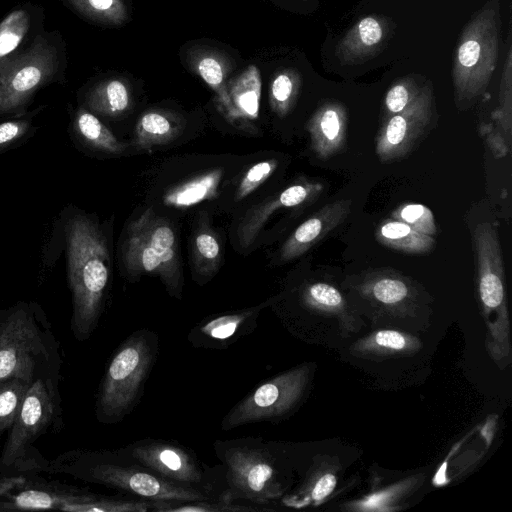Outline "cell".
<instances>
[{"instance_id":"277c9868","label":"cell","mask_w":512,"mask_h":512,"mask_svg":"<svg viewBox=\"0 0 512 512\" xmlns=\"http://www.w3.org/2000/svg\"><path fill=\"white\" fill-rule=\"evenodd\" d=\"M158 351V335L148 329L134 331L117 347L98 390L95 412L99 422L119 423L135 409Z\"/></svg>"},{"instance_id":"8fae6325","label":"cell","mask_w":512,"mask_h":512,"mask_svg":"<svg viewBox=\"0 0 512 512\" xmlns=\"http://www.w3.org/2000/svg\"><path fill=\"white\" fill-rule=\"evenodd\" d=\"M303 376L302 370L296 369L261 383L228 411L221 421V430L276 421L298 400Z\"/></svg>"},{"instance_id":"74e56055","label":"cell","mask_w":512,"mask_h":512,"mask_svg":"<svg viewBox=\"0 0 512 512\" xmlns=\"http://www.w3.org/2000/svg\"><path fill=\"white\" fill-rule=\"evenodd\" d=\"M278 166L276 159H267L254 164L248 169L241 179L235 199L240 201L255 191L263 182H265Z\"/></svg>"},{"instance_id":"ac0fdd59","label":"cell","mask_w":512,"mask_h":512,"mask_svg":"<svg viewBox=\"0 0 512 512\" xmlns=\"http://www.w3.org/2000/svg\"><path fill=\"white\" fill-rule=\"evenodd\" d=\"M350 207V199L337 200L325 205L299 225L284 242L280 250V259L287 262L304 254L344 222L350 213Z\"/></svg>"},{"instance_id":"ffe728a7","label":"cell","mask_w":512,"mask_h":512,"mask_svg":"<svg viewBox=\"0 0 512 512\" xmlns=\"http://www.w3.org/2000/svg\"><path fill=\"white\" fill-rule=\"evenodd\" d=\"M261 74L255 65L247 66L226 84L227 108L223 115L232 124H248L259 115Z\"/></svg>"},{"instance_id":"d6986e66","label":"cell","mask_w":512,"mask_h":512,"mask_svg":"<svg viewBox=\"0 0 512 512\" xmlns=\"http://www.w3.org/2000/svg\"><path fill=\"white\" fill-rule=\"evenodd\" d=\"M67 133L74 147L83 153L115 156L125 150L100 117L82 105L71 113Z\"/></svg>"},{"instance_id":"603a6c76","label":"cell","mask_w":512,"mask_h":512,"mask_svg":"<svg viewBox=\"0 0 512 512\" xmlns=\"http://www.w3.org/2000/svg\"><path fill=\"white\" fill-rule=\"evenodd\" d=\"M183 122L161 110H149L138 119L134 142L138 148L149 149L174 140L183 130Z\"/></svg>"},{"instance_id":"1f68e13d","label":"cell","mask_w":512,"mask_h":512,"mask_svg":"<svg viewBox=\"0 0 512 512\" xmlns=\"http://www.w3.org/2000/svg\"><path fill=\"white\" fill-rule=\"evenodd\" d=\"M29 384L19 378L0 382V441L11 430Z\"/></svg>"},{"instance_id":"836d02e7","label":"cell","mask_w":512,"mask_h":512,"mask_svg":"<svg viewBox=\"0 0 512 512\" xmlns=\"http://www.w3.org/2000/svg\"><path fill=\"white\" fill-rule=\"evenodd\" d=\"M30 27L26 10L17 9L0 23V60L13 52L24 39Z\"/></svg>"},{"instance_id":"484cf974","label":"cell","mask_w":512,"mask_h":512,"mask_svg":"<svg viewBox=\"0 0 512 512\" xmlns=\"http://www.w3.org/2000/svg\"><path fill=\"white\" fill-rule=\"evenodd\" d=\"M500 89V106L495 112L493 128H488L487 141L495 157L507 154L511 145V50L508 51Z\"/></svg>"},{"instance_id":"e0dca14e","label":"cell","mask_w":512,"mask_h":512,"mask_svg":"<svg viewBox=\"0 0 512 512\" xmlns=\"http://www.w3.org/2000/svg\"><path fill=\"white\" fill-rule=\"evenodd\" d=\"M347 110L339 101L323 102L312 114L307 130L311 149L319 159L327 160L346 147Z\"/></svg>"},{"instance_id":"cb8c5ba5","label":"cell","mask_w":512,"mask_h":512,"mask_svg":"<svg viewBox=\"0 0 512 512\" xmlns=\"http://www.w3.org/2000/svg\"><path fill=\"white\" fill-rule=\"evenodd\" d=\"M375 239L385 247L406 254H426L435 246L433 236L417 232L395 219L381 222L375 232Z\"/></svg>"},{"instance_id":"d4e9b609","label":"cell","mask_w":512,"mask_h":512,"mask_svg":"<svg viewBox=\"0 0 512 512\" xmlns=\"http://www.w3.org/2000/svg\"><path fill=\"white\" fill-rule=\"evenodd\" d=\"M223 176L221 168L213 169L174 186L163 196L167 206L186 208L214 198Z\"/></svg>"},{"instance_id":"2e32d148","label":"cell","mask_w":512,"mask_h":512,"mask_svg":"<svg viewBox=\"0 0 512 512\" xmlns=\"http://www.w3.org/2000/svg\"><path fill=\"white\" fill-rule=\"evenodd\" d=\"M322 191L323 185L319 182L301 181L287 187L275 197L252 207L238 225L237 239L239 245L242 248L249 247L275 210L314 201Z\"/></svg>"},{"instance_id":"3957f363","label":"cell","mask_w":512,"mask_h":512,"mask_svg":"<svg viewBox=\"0 0 512 512\" xmlns=\"http://www.w3.org/2000/svg\"><path fill=\"white\" fill-rule=\"evenodd\" d=\"M47 324L33 301L0 310V382L19 378L31 383L56 367V343Z\"/></svg>"},{"instance_id":"30bf717a","label":"cell","mask_w":512,"mask_h":512,"mask_svg":"<svg viewBox=\"0 0 512 512\" xmlns=\"http://www.w3.org/2000/svg\"><path fill=\"white\" fill-rule=\"evenodd\" d=\"M117 451L168 481L211 493L208 471L190 449L180 444L148 438Z\"/></svg>"},{"instance_id":"5bb4252c","label":"cell","mask_w":512,"mask_h":512,"mask_svg":"<svg viewBox=\"0 0 512 512\" xmlns=\"http://www.w3.org/2000/svg\"><path fill=\"white\" fill-rule=\"evenodd\" d=\"M473 235L480 298L486 308L496 309L505 301L504 271L498 231L491 223L483 222L476 226Z\"/></svg>"},{"instance_id":"8d00e7d4","label":"cell","mask_w":512,"mask_h":512,"mask_svg":"<svg viewBox=\"0 0 512 512\" xmlns=\"http://www.w3.org/2000/svg\"><path fill=\"white\" fill-rule=\"evenodd\" d=\"M370 290L377 301L387 305L399 303L409 294V287L401 277L384 273L372 278Z\"/></svg>"},{"instance_id":"4316f807","label":"cell","mask_w":512,"mask_h":512,"mask_svg":"<svg viewBox=\"0 0 512 512\" xmlns=\"http://www.w3.org/2000/svg\"><path fill=\"white\" fill-rule=\"evenodd\" d=\"M85 494L54 492L44 489H25L11 494L0 509H65L83 500Z\"/></svg>"},{"instance_id":"60d3db41","label":"cell","mask_w":512,"mask_h":512,"mask_svg":"<svg viewBox=\"0 0 512 512\" xmlns=\"http://www.w3.org/2000/svg\"><path fill=\"white\" fill-rule=\"evenodd\" d=\"M336 485V477L333 474H325L315 483L311 497L315 501H321L328 496Z\"/></svg>"},{"instance_id":"8992f818","label":"cell","mask_w":512,"mask_h":512,"mask_svg":"<svg viewBox=\"0 0 512 512\" xmlns=\"http://www.w3.org/2000/svg\"><path fill=\"white\" fill-rule=\"evenodd\" d=\"M500 26L499 1L489 0L463 29L452 73L458 105L472 103L487 88L497 64Z\"/></svg>"},{"instance_id":"f35d334b","label":"cell","mask_w":512,"mask_h":512,"mask_svg":"<svg viewBox=\"0 0 512 512\" xmlns=\"http://www.w3.org/2000/svg\"><path fill=\"white\" fill-rule=\"evenodd\" d=\"M303 298L309 305L326 309L338 308L343 303L340 292L332 285L322 282L309 285Z\"/></svg>"},{"instance_id":"52a82bcc","label":"cell","mask_w":512,"mask_h":512,"mask_svg":"<svg viewBox=\"0 0 512 512\" xmlns=\"http://www.w3.org/2000/svg\"><path fill=\"white\" fill-rule=\"evenodd\" d=\"M122 260L130 276L156 275L172 297L181 299L183 273L177 235L172 225L152 209L129 224Z\"/></svg>"},{"instance_id":"7402d4cb","label":"cell","mask_w":512,"mask_h":512,"mask_svg":"<svg viewBox=\"0 0 512 512\" xmlns=\"http://www.w3.org/2000/svg\"><path fill=\"white\" fill-rule=\"evenodd\" d=\"M192 70L216 93V102L223 114L227 108L226 84L231 64L226 56L213 49H197L189 55Z\"/></svg>"},{"instance_id":"f546056e","label":"cell","mask_w":512,"mask_h":512,"mask_svg":"<svg viewBox=\"0 0 512 512\" xmlns=\"http://www.w3.org/2000/svg\"><path fill=\"white\" fill-rule=\"evenodd\" d=\"M40 109L19 117L0 120V156L16 149L31 139L38 131L34 119Z\"/></svg>"},{"instance_id":"d590c367","label":"cell","mask_w":512,"mask_h":512,"mask_svg":"<svg viewBox=\"0 0 512 512\" xmlns=\"http://www.w3.org/2000/svg\"><path fill=\"white\" fill-rule=\"evenodd\" d=\"M392 219L401 221L417 232L434 236L436 234L435 218L432 211L418 203H405L398 206L392 213Z\"/></svg>"},{"instance_id":"e575fe53","label":"cell","mask_w":512,"mask_h":512,"mask_svg":"<svg viewBox=\"0 0 512 512\" xmlns=\"http://www.w3.org/2000/svg\"><path fill=\"white\" fill-rule=\"evenodd\" d=\"M421 89L422 87L413 77H404L396 81L385 95L381 123L409 106Z\"/></svg>"},{"instance_id":"4fadbf2b","label":"cell","mask_w":512,"mask_h":512,"mask_svg":"<svg viewBox=\"0 0 512 512\" xmlns=\"http://www.w3.org/2000/svg\"><path fill=\"white\" fill-rule=\"evenodd\" d=\"M272 303L270 299L253 307L210 316L194 326L187 339L196 348L225 349L252 333L261 311Z\"/></svg>"},{"instance_id":"f1b7e54d","label":"cell","mask_w":512,"mask_h":512,"mask_svg":"<svg viewBox=\"0 0 512 512\" xmlns=\"http://www.w3.org/2000/svg\"><path fill=\"white\" fill-rule=\"evenodd\" d=\"M151 512H229L264 511V507L235 504L221 496L197 501H152Z\"/></svg>"},{"instance_id":"5b68a950","label":"cell","mask_w":512,"mask_h":512,"mask_svg":"<svg viewBox=\"0 0 512 512\" xmlns=\"http://www.w3.org/2000/svg\"><path fill=\"white\" fill-rule=\"evenodd\" d=\"M213 447L225 471L226 488L219 496L256 505L281 496L284 486L271 442L243 437L217 440Z\"/></svg>"},{"instance_id":"9c48e42d","label":"cell","mask_w":512,"mask_h":512,"mask_svg":"<svg viewBox=\"0 0 512 512\" xmlns=\"http://www.w3.org/2000/svg\"><path fill=\"white\" fill-rule=\"evenodd\" d=\"M56 368L39 374L29 384L1 454L2 469L20 467L32 443L56 418L59 408Z\"/></svg>"},{"instance_id":"7a4b0ae2","label":"cell","mask_w":512,"mask_h":512,"mask_svg":"<svg viewBox=\"0 0 512 512\" xmlns=\"http://www.w3.org/2000/svg\"><path fill=\"white\" fill-rule=\"evenodd\" d=\"M51 470L149 501H197L215 496L162 478L115 451H73L51 462Z\"/></svg>"},{"instance_id":"7c38bea8","label":"cell","mask_w":512,"mask_h":512,"mask_svg":"<svg viewBox=\"0 0 512 512\" xmlns=\"http://www.w3.org/2000/svg\"><path fill=\"white\" fill-rule=\"evenodd\" d=\"M433 113V86L428 81L409 106L381 123L375 140L380 161H394L408 154L429 127Z\"/></svg>"},{"instance_id":"9a60e30c","label":"cell","mask_w":512,"mask_h":512,"mask_svg":"<svg viewBox=\"0 0 512 512\" xmlns=\"http://www.w3.org/2000/svg\"><path fill=\"white\" fill-rule=\"evenodd\" d=\"M392 32L389 19L369 15L359 19L341 38L336 56L342 65L361 64L376 56Z\"/></svg>"},{"instance_id":"ab89813d","label":"cell","mask_w":512,"mask_h":512,"mask_svg":"<svg viewBox=\"0 0 512 512\" xmlns=\"http://www.w3.org/2000/svg\"><path fill=\"white\" fill-rule=\"evenodd\" d=\"M375 341L379 346L393 350L403 349L406 345L404 336L393 330H382L377 332L375 335Z\"/></svg>"},{"instance_id":"44dd1931","label":"cell","mask_w":512,"mask_h":512,"mask_svg":"<svg viewBox=\"0 0 512 512\" xmlns=\"http://www.w3.org/2000/svg\"><path fill=\"white\" fill-rule=\"evenodd\" d=\"M132 103V94L126 81L110 78L89 89L82 106L103 118H116L126 113Z\"/></svg>"},{"instance_id":"4dcf8cb0","label":"cell","mask_w":512,"mask_h":512,"mask_svg":"<svg viewBox=\"0 0 512 512\" xmlns=\"http://www.w3.org/2000/svg\"><path fill=\"white\" fill-rule=\"evenodd\" d=\"M87 18L106 25H122L128 20L127 7L123 0H68Z\"/></svg>"},{"instance_id":"6da1fadb","label":"cell","mask_w":512,"mask_h":512,"mask_svg":"<svg viewBox=\"0 0 512 512\" xmlns=\"http://www.w3.org/2000/svg\"><path fill=\"white\" fill-rule=\"evenodd\" d=\"M66 261L67 282L72 295L71 329L79 341L97 328L111 277L108 240L98 218L68 204L54 221Z\"/></svg>"},{"instance_id":"83f0119b","label":"cell","mask_w":512,"mask_h":512,"mask_svg":"<svg viewBox=\"0 0 512 512\" xmlns=\"http://www.w3.org/2000/svg\"><path fill=\"white\" fill-rule=\"evenodd\" d=\"M302 85L300 73L292 68L278 71L270 84L271 109L279 117L286 116L294 107Z\"/></svg>"},{"instance_id":"d6a6232c","label":"cell","mask_w":512,"mask_h":512,"mask_svg":"<svg viewBox=\"0 0 512 512\" xmlns=\"http://www.w3.org/2000/svg\"><path fill=\"white\" fill-rule=\"evenodd\" d=\"M220 244L216 235L208 229L197 233L193 242L195 267L201 277H211L219 267Z\"/></svg>"},{"instance_id":"ba28073f","label":"cell","mask_w":512,"mask_h":512,"mask_svg":"<svg viewBox=\"0 0 512 512\" xmlns=\"http://www.w3.org/2000/svg\"><path fill=\"white\" fill-rule=\"evenodd\" d=\"M55 48L38 37L26 51L0 60V120L26 114L35 93L57 72Z\"/></svg>"}]
</instances>
